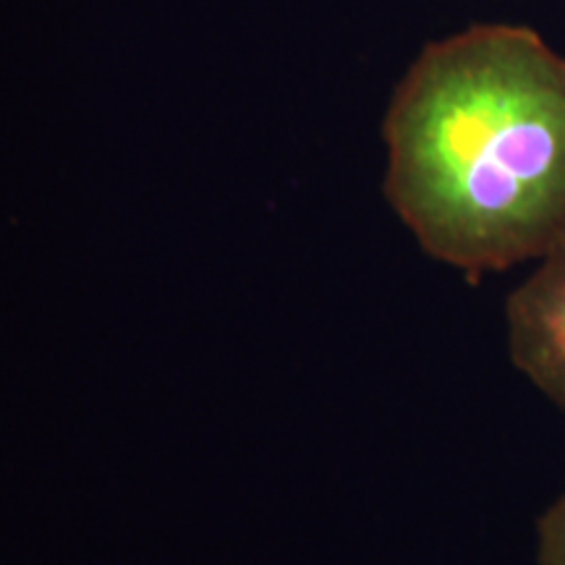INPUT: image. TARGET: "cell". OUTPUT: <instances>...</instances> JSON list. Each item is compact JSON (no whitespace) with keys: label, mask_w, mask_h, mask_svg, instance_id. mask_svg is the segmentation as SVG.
<instances>
[{"label":"cell","mask_w":565,"mask_h":565,"mask_svg":"<svg viewBox=\"0 0 565 565\" xmlns=\"http://www.w3.org/2000/svg\"><path fill=\"white\" fill-rule=\"evenodd\" d=\"M385 194L429 257L479 278L565 238V58L524 26L435 42L385 118Z\"/></svg>","instance_id":"cell-1"},{"label":"cell","mask_w":565,"mask_h":565,"mask_svg":"<svg viewBox=\"0 0 565 565\" xmlns=\"http://www.w3.org/2000/svg\"><path fill=\"white\" fill-rule=\"evenodd\" d=\"M505 322L515 370L565 412V238L508 296Z\"/></svg>","instance_id":"cell-2"},{"label":"cell","mask_w":565,"mask_h":565,"mask_svg":"<svg viewBox=\"0 0 565 565\" xmlns=\"http://www.w3.org/2000/svg\"><path fill=\"white\" fill-rule=\"evenodd\" d=\"M536 565H565V492L536 521Z\"/></svg>","instance_id":"cell-3"}]
</instances>
